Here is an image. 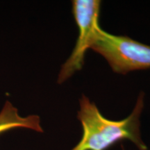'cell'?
Wrapping results in <instances>:
<instances>
[{
  "label": "cell",
  "mask_w": 150,
  "mask_h": 150,
  "mask_svg": "<svg viewBox=\"0 0 150 150\" xmlns=\"http://www.w3.org/2000/svg\"><path fill=\"white\" fill-rule=\"evenodd\" d=\"M91 49L106 59L120 74L150 69V45L126 35H115L97 27Z\"/></svg>",
  "instance_id": "cell-2"
},
{
  "label": "cell",
  "mask_w": 150,
  "mask_h": 150,
  "mask_svg": "<svg viewBox=\"0 0 150 150\" xmlns=\"http://www.w3.org/2000/svg\"><path fill=\"white\" fill-rule=\"evenodd\" d=\"M144 99L145 93L140 92L130 115L121 120H112L105 117L97 105L82 95L77 118L81 124L83 133L79 142L71 150H108L125 140L133 142L139 150H147L140 132Z\"/></svg>",
  "instance_id": "cell-1"
},
{
  "label": "cell",
  "mask_w": 150,
  "mask_h": 150,
  "mask_svg": "<svg viewBox=\"0 0 150 150\" xmlns=\"http://www.w3.org/2000/svg\"><path fill=\"white\" fill-rule=\"evenodd\" d=\"M100 7L101 1L99 0L72 1V14L77 25L79 35L72 52L59 71L57 78L59 84L64 83L83 67L86 52L91 49L99 26Z\"/></svg>",
  "instance_id": "cell-3"
},
{
  "label": "cell",
  "mask_w": 150,
  "mask_h": 150,
  "mask_svg": "<svg viewBox=\"0 0 150 150\" xmlns=\"http://www.w3.org/2000/svg\"><path fill=\"white\" fill-rule=\"evenodd\" d=\"M16 128H24L39 133L43 132L40 116L29 115L22 117L19 113L18 108L7 100L0 111V134Z\"/></svg>",
  "instance_id": "cell-4"
}]
</instances>
